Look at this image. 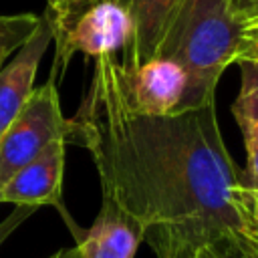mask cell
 <instances>
[{"label":"cell","instance_id":"obj_1","mask_svg":"<svg viewBox=\"0 0 258 258\" xmlns=\"http://www.w3.org/2000/svg\"><path fill=\"white\" fill-rule=\"evenodd\" d=\"M71 123L69 143L91 153L103 202L141 224L145 238L214 248L244 230L238 167L216 103L165 117L137 115L125 101L119 58L101 56Z\"/></svg>","mask_w":258,"mask_h":258},{"label":"cell","instance_id":"obj_2","mask_svg":"<svg viewBox=\"0 0 258 258\" xmlns=\"http://www.w3.org/2000/svg\"><path fill=\"white\" fill-rule=\"evenodd\" d=\"M244 48V22L228 0H181L155 56L175 60L187 79L177 113L216 103L222 73Z\"/></svg>","mask_w":258,"mask_h":258},{"label":"cell","instance_id":"obj_3","mask_svg":"<svg viewBox=\"0 0 258 258\" xmlns=\"http://www.w3.org/2000/svg\"><path fill=\"white\" fill-rule=\"evenodd\" d=\"M42 18L54 42V83L62 79L75 54L117 56L133 36V20L117 0H48Z\"/></svg>","mask_w":258,"mask_h":258},{"label":"cell","instance_id":"obj_4","mask_svg":"<svg viewBox=\"0 0 258 258\" xmlns=\"http://www.w3.org/2000/svg\"><path fill=\"white\" fill-rule=\"evenodd\" d=\"M71 131L73 123L62 115L56 83L48 79L34 87L20 113L0 137V189L50 143L64 141L69 145Z\"/></svg>","mask_w":258,"mask_h":258},{"label":"cell","instance_id":"obj_5","mask_svg":"<svg viewBox=\"0 0 258 258\" xmlns=\"http://www.w3.org/2000/svg\"><path fill=\"white\" fill-rule=\"evenodd\" d=\"M64 141L50 143L40 155L20 167L0 189V204L12 206H54L64 216L75 240L83 236V230L75 226L62 204V175H64Z\"/></svg>","mask_w":258,"mask_h":258},{"label":"cell","instance_id":"obj_6","mask_svg":"<svg viewBox=\"0 0 258 258\" xmlns=\"http://www.w3.org/2000/svg\"><path fill=\"white\" fill-rule=\"evenodd\" d=\"M123 91L129 109L137 115H175L185 95L183 69L165 56H153L135 69H123Z\"/></svg>","mask_w":258,"mask_h":258},{"label":"cell","instance_id":"obj_7","mask_svg":"<svg viewBox=\"0 0 258 258\" xmlns=\"http://www.w3.org/2000/svg\"><path fill=\"white\" fill-rule=\"evenodd\" d=\"M50 42L48 24L42 18L32 36L0 69V137L34 91L36 71Z\"/></svg>","mask_w":258,"mask_h":258},{"label":"cell","instance_id":"obj_8","mask_svg":"<svg viewBox=\"0 0 258 258\" xmlns=\"http://www.w3.org/2000/svg\"><path fill=\"white\" fill-rule=\"evenodd\" d=\"M145 230L115 204L101 202L91 228L77 240L85 258H135Z\"/></svg>","mask_w":258,"mask_h":258},{"label":"cell","instance_id":"obj_9","mask_svg":"<svg viewBox=\"0 0 258 258\" xmlns=\"http://www.w3.org/2000/svg\"><path fill=\"white\" fill-rule=\"evenodd\" d=\"M234 64L240 69V89L232 115L246 147V165L238 171L240 189L258 194V56H240Z\"/></svg>","mask_w":258,"mask_h":258},{"label":"cell","instance_id":"obj_10","mask_svg":"<svg viewBox=\"0 0 258 258\" xmlns=\"http://www.w3.org/2000/svg\"><path fill=\"white\" fill-rule=\"evenodd\" d=\"M133 20V36L119 58L123 69H135L155 56L159 42L181 0H117Z\"/></svg>","mask_w":258,"mask_h":258},{"label":"cell","instance_id":"obj_11","mask_svg":"<svg viewBox=\"0 0 258 258\" xmlns=\"http://www.w3.org/2000/svg\"><path fill=\"white\" fill-rule=\"evenodd\" d=\"M40 20L42 18L32 12L0 14V69L32 36Z\"/></svg>","mask_w":258,"mask_h":258},{"label":"cell","instance_id":"obj_12","mask_svg":"<svg viewBox=\"0 0 258 258\" xmlns=\"http://www.w3.org/2000/svg\"><path fill=\"white\" fill-rule=\"evenodd\" d=\"M145 242L151 246L157 258H212L210 248H194V246H183L173 240H163V238H145Z\"/></svg>","mask_w":258,"mask_h":258},{"label":"cell","instance_id":"obj_13","mask_svg":"<svg viewBox=\"0 0 258 258\" xmlns=\"http://www.w3.org/2000/svg\"><path fill=\"white\" fill-rule=\"evenodd\" d=\"M240 210H242V218H244V230L258 236V194L242 189Z\"/></svg>","mask_w":258,"mask_h":258},{"label":"cell","instance_id":"obj_14","mask_svg":"<svg viewBox=\"0 0 258 258\" xmlns=\"http://www.w3.org/2000/svg\"><path fill=\"white\" fill-rule=\"evenodd\" d=\"M34 212H36V208H30V206H16V208L10 212V216L0 222V246H2V244L8 240V236H10L18 226H22Z\"/></svg>","mask_w":258,"mask_h":258},{"label":"cell","instance_id":"obj_15","mask_svg":"<svg viewBox=\"0 0 258 258\" xmlns=\"http://www.w3.org/2000/svg\"><path fill=\"white\" fill-rule=\"evenodd\" d=\"M240 56H258V12L244 22V48Z\"/></svg>","mask_w":258,"mask_h":258},{"label":"cell","instance_id":"obj_16","mask_svg":"<svg viewBox=\"0 0 258 258\" xmlns=\"http://www.w3.org/2000/svg\"><path fill=\"white\" fill-rule=\"evenodd\" d=\"M232 240H234L236 248L242 252L244 258H258V236H254V234L242 230V232H238Z\"/></svg>","mask_w":258,"mask_h":258},{"label":"cell","instance_id":"obj_17","mask_svg":"<svg viewBox=\"0 0 258 258\" xmlns=\"http://www.w3.org/2000/svg\"><path fill=\"white\" fill-rule=\"evenodd\" d=\"M228 2L242 22H246L258 12V0H228Z\"/></svg>","mask_w":258,"mask_h":258},{"label":"cell","instance_id":"obj_18","mask_svg":"<svg viewBox=\"0 0 258 258\" xmlns=\"http://www.w3.org/2000/svg\"><path fill=\"white\" fill-rule=\"evenodd\" d=\"M210 250H212V258H244L242 252L236 248L232 238L222 242V244H218V246H214V248H210Z\"/></svg>","mask_w":258,"mask_h":258},{"label":"cell","instance_id":"obj_19","mask_svg":"<svg viewBox=\"0 0 258 258\" xmlns=\"http://www.w3.org/2000/svg\"><path fill=\"white\" fill-rule=\"evenodd\" d=\"M48 258H85V256H83L81 248L75 244V246H71V248H62V250L54 252V254L48 256Z\"/></svg>","mask_w":258,"mask_h":258}]
</instances>
